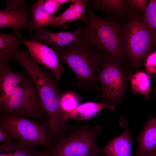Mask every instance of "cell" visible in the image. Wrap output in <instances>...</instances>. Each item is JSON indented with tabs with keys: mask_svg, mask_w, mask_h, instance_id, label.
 <instances>
[{
	"mask_svg": "<svg viewBox=\"0 0 156 156\" xmlns=\"http://www.w3.org/2000/svg\"><path fill=\"white\" fill-rule=\"evenodd\" d=\"M51 47L59 60L66 64L75 74L73 85L84 90H100L99 77L107 53L100 51L81 36L71 46Z\"/></svg>",
	"mask_w": 156,
	"mask_h": 156,
	"instance_id": "6da1fadb",
	"label": "cell"
},
{
	"mask_svg": "<svg viewBox=\"0 0 156 156\" xmlns=\"http://www.w3.org/2000/svg\"><path fill=\"white\" fill-rule=\"evenodd\" d=\"M30 75L47 113L50 127L56 128L65 122L60 105L62 92L57 79L49 70L40 67L27 51L19 50L13 58Z\"/></svg>",
	"mask_w": 156,
	"mask_h": 156,
	"instance_id": "7a4b0ae2",
	"label": "cell"
},
{
	"mask_svg": "<svg viewBox=\"0 0 156 156\" xmlns=\"http://www.w3.org/2000/svg\"><path fill=\"white\" fill-rule=\"evenodd\" d=\"M86 23L82 26L81 36L83 38L96 48L112 56L119 63L123 60L121 35L123 25L114 18L102 17L87 8Z\"/></svg>",
	"mask_w": 156,
	"mask_h": 156,
	"instance_id": "3957f363",
	"label": "cell"
},
{
	"mask_svg": "<svg viewBox=\"0 0 156 156\" xmlns=\"http://www.w3.org/2000/svg\"><path fill=\"white\" fill-rule=\"evenodd\" d=\"M102 128V125L90 127L87 123L71 126L66 134L43 151L45 156H102L95 142Z\"/></svg>",
	"mask_w": 156,
	"mask_h": 156,
	"instance_id": "277c9868",
	"label": "cell"
},
{
	"mask_svg": "<svg viewBox=\"0 0 156 156\" xmlns=\"http://www.w3.org/2000/svg\"><path fill=\"white\" fill-rule=\"evenodd\" d=\"M0 114L31 117L48 124L47 115L36 86L27 72L25 79L15 89L8 100L0 105Z\"/></svg>",
	"mask_w": 156,
	"mask_h": 156,
	"instance_id": "5b68a950",
	"label": "cell"
},
{
	"mask_svg": "<svg viewBox=\"0 0 156 156\" xmlns=\"http://www.w3.org/2000/svg\"><path fill=\"white\" fill-rule=\"evenodd\" d=\"M123 25L121 35L122 47L131 64L136 67L156 44L154 33L145 23L143 13L137 12Z\"/></svg>",
	"mask_w": 156,
	"mask_h": 156,
	"instance_id": "8992f818",
	"label": "cell"
},
{
	"mask_svg": "<svg viewBox=\"0 0 156 156\" xmlns=\"http://www.w3.org/2000/svg\"><path fill=\"white\" fill-rule=\"evenodd\" d=\"M0 127L6 131L11 140L26 145L39 146L47 149L54 143L48 124L7 114L0 115Z\"/></svg>",
	"mask_w": 156,
	"mask_h": 156,
	"instance_id": "52a82bcc",
	"label": "cell"
},
{
	"mask_svg": "<svg viewBox=\"0 0 156 156\" xmlns=\"http://www.w3.org/2000/svg\"><path fill=\"white\" fill-rule=\"evenodd\" d=\"M129 75L107 54L99 75L100 88L97 94L102 102L116 106L122 101Z\"/></svg>",
	"mask_w": 156,
	"mask_h": 156,
	"instance_id": "ba28073f",
	"label": "cell"
},
{
	"mask_svg": "<svg viewBox=\"0 0 156 156\" xmlns=\"http://www.w3.org/2000/svg\"><path fill=\"white\" fill-rule=\"evenodd\" d=\"M24 0H6V8L0 11V28L17 31L23 27H29L28 16L31 9L24 5Z\"/></svg>",
	"mask_w": 156,
	"mask_h": 156,
	"instance_id": "9c48e42d",
	"label": "cell"
},
{
	"mask_svg": "<svg viewBox=\"0 0 156 156\" xmlns=\"http://www.w3.org/2000/svg\"><path fill=\"white\" fill-rule=\"evenodd\" d=\"M22 43L36 62L46 67L57 79L60 78L64 68L60 63L56 53L51 47L32 40L24 39Z\"/></svg>",
	"mask_w": 156,
	"mask_h": 156,
	"instance_id": "30bf717a",
	"label": "cell"
},
{
	"mask_svg": "<svg viewBox=\"0 0 156 156\" xmlns=\"http://www.w3.org/2000/svg\"><path fill=\"white\" fill-rule=\"evenodd\" d=\"M82 26L72 31H61L57 32H51L44 28L30 35L29 38L43 44H52L57 48L67 47L72 45L80 37Z\"/></svg>",
	"mask_w": 156,
	"mask_h": 156,
	"instance_id": "8fae6325",
	"label": "cell"
},
{
	"mask_svg": "<svg viewBox=\"0 0 156 156\" xmlns=\"http://www.w3.org/2000/svg\"><path fill=\"white\" fill-rule=\"evenodd\" d=\"M120 124L123 128V131L101 148L104 156H133L131 147L132 138L127 122L125 119L121 118Z\"/></svg>",
	"mask_w": 156,
	"mask_h": 156,
	"instance_id": "7c38bea8",
	"label": "cell"
},
{
	"mask_svg": "<svg viewBox=\"0 0 156 156\" xmlns=\"http://www.w3.org/2000/svg\"><path fill=\"white\" fill-rule=\"evenodd\" d=\"M26 72H16L8 62H0V105L5 102L15 89L25 79Z\"/></svg>",
	"mask_w": 156,
	"mask_h": 156,
	"instance_id": "4fadbf2b",
	"label": "cell"
},
{
	"mask_svg": "<svg viewBox=\"0 0 156 156\" xmlns=\"http://www.w3.org/2000/svg\"><path fill=\"white\" fill-rule=\"evenodd\" d=\"M87 9L99 10L107 17L124 16L129 18L133 14L125 0H88Z\"/></svg>",
	"mask_w": 156,
	"mask_h": 156,
	"instance_id": "5bb4252c",
	"label": "cell"
},
{
	"mask_svg": "<svg viewBox=\"0 0 156 156\" xmlns=\"http://www.w3.org/2000/svg\"><path fill=\"white\" fill-rule=\"evenodd\" d=\"M25 28H21L17 31L10 34L0 32V62H6L11 59L23 45V33L26 31Z\"/></svg>",
	"mask_w": 156,
	"mask_h": 156,
	"instance_id": "9a60e30c",
	"label": "cell"
},
{
	"mask_svg": "<svg viewBox=\"0 0 156 156\" xmlns=\"http://www.w3.org/2000/svg\"><path fill=\"white\" fill-rule=\"evenodd\" d=\"M138 139V147L133 156H144L156 148V117H149Z\"/></svg>",
	"mask_w": 156,
	"mask_h": 156,
	"instance_id": "2e32d148",
	"label": "cell"
},
{
	"mask_svg": "<svg viewBox=\"0 0 156 156\" xmlns=\"http://www.w3.org/2000/svg\"><path fill=\"white\" fill-rule=\"evenodd\" d=\"M68 7L60 15L56 16L51 26L62 27L68 23L79 20L86 19L87 8L86 0H71Z\"/></svg>",
	"mask_w": 156,
	"mask_h": 156,
	"instance_id": "e0dca14e",
	"label": "cell"
},
{
	"mask_svg": "<svg viewBox=\"0 0 156 156\" xmlns=\"http://www.w3.org/2000/svg\"><path fill=\"white\" fill-rule=\"evenodd\" d=\"M115 108V105L102 102H88L80 104L72 112L64 115L63 117L66 120L70 119L85 120L93 117L103 110H113Z\"/></svg>",
	"mask_w": 156,
	"mask_h": 156,
	"instance_id": "ac0fdd59",
	"label": "cell"
},
{
	"mask_svg": "<svg viewBox=\"0 0 156 156\" xmlns=\"http://www.w3.org/2000/svg\"><path fill=\"white\" fill-rule=\"evenodd\" d=\"M44 0H38L33 3L31 8L30 20L29 27L36 31L51 25L56 16L48 12L43 6Z\"/></svg>",
	"mask_w": 156,
	"mask_h": 156,
	"instance_id": "d6986e66",
	"label": "cell"
},
{
	"mask_svg": "<svg viewBox=\"0 0 156 156\" xmlns=\"http://www.w3.org/2000/svg\"><path fill=\"white\" fill-rule=\"evenodd\" d=\"M0 156H45L43 151L35 150L34 146H28L20 141L10 140L0 146Z\"/></svg>",
	"mask_w": 156,
	"mask_h": 156,
	"instance_id": "ffe728a7",
	"label": "cell"
},
{
	"mask_svg": "<svg viewBox=\"0 0 156 156\" xmlns=\"http://www.w3.org/2000/svg\"><path fill=\"white\" fill-rule=\"evenodd\" d=\"M129 79L133 94L139 93L146 99H150L152 91L150 78L148 73L138 71L130 75Z\"/></svg>",
	"mask_w": 156,
	"mask_h": 156,
	"instance_id": "44dd1931",
	"label": "cell"
},
{
	"mask_svg": "<svg viewBox=\"0 0 156 156\" xmlns=\"http://www.w3.org/2000/svg\"><path fill=\"white\" fill-rule=\"evenodd\" d=\"M79 104V99L75 94L68 91L62 92L60 105L63 116L72 112L80 105Z\"/></svg>",
	"mask_w": 156,
	"mask_h": 156,
	"instance_id": "7402d4cb",
	"label": "cell"
},
{
	"mask_svg": "<svg viewBox=\"0 0 156 156\" xmlns=\"http://www.w3.org/2000/svg\"><path fill=\"white\" fill-rule=\"evenodd\" d=\"M143 15L145 23L156 38V0H149Z\"/></svg>",
	"mask_w": 156,
	"mask_h": 156,
	"instance_id": "603a6c76",
	"label": "cell"
},
{
	"mask_svg": "<svg viewBox=\"0 0 156 156\" xmlns=\"http://www.w3.org/2000/svg\"><path fill=\"white\" fill-rule=\"evenodd\" d=\"M144 65L147 73L155 75L156 77V51L147 55Z\"/></svg>",
	"mask_w": 156,
	"mask_h": 156,
	"instance_id": "cb8c5ba5",
	"label": "cell"
},
{
	"mask_svg": "<svg viewBox=\"0 0 156 156\" xmlns=\"http://www.w3.org/2000/svg\"><path fill=\"white\" fill-rule=\"evenodd\" d=\"M127 4L131 10L132 11L145 10L146 1L145 0H125Z\"/></svg>",
	"mask_w": 156,
	"mask_h": 156,
	"instance_id": "d4e9b609",
	"label": "cell"
},
{
	"mask_svg": "<svg viewBox=\"0 0 156 156\" xmlns=\"http://www.w3.org/2000/svg\"><path fill=\"white\" fill-rule=\"evenodd\" d=\"M43 6L48 12L54 14L59 10L61 5L58 0H46L44 1Z\"/></svg>",
	"mask_w": 156,
	"mask_h": 156,
	"instance_id": "484cf974",
	"label": "cell"
},
{
	"mask_svg": "<svg viewBox=\"0 0 156 156\" xmlns=\"http://www.w3.org/2000/svg\"><path fill=\"white\" fill-rule=\"evenodd\" d=\"M12 140L8 133L3 129L0 127V142H6Z\"/></svg>",
	"mask_w": 156,
	"mask_h": 156,
	"instance_id": "4316f807",
	"label": "cell"
},
{
	"mask_svg": "<svg viewBox=\"0 0 156 156\" xmlns=\"http://www.w3.org/2000/svg\"><path fill=\"white\" fill-rule=\"evenodd\" d=\"M144 156H156V148Z\"/></svg>",
	"mask_w": 156,
	"mask_h": 156,
	"instance_id": "83f0119b",
	"label": "cell"
},
{
	"mask_svg": "<svg viewBox=\"0 0 156 156\" xmlns=\"http://www.w3.org/2000/svg\"><path fill=\"white\" fill-rule=\"evenodd\" d=\"M61 5L68 2H70L71 0H58Z\"/></svg>",
	"mask_w": 156,
	"mask_h": 156,
	"instance_id": "f1b7e54d",
	"label": "cell"
},
{
	"mask_svg": "<svg viewBox=\"0 0 156 156\" xmlns=\"http://www.w3.org/2000/svg\"><path fill=\"white\" fill-rule=\"evenodd\" d=\"M154 90H155V91L156 92V86L155 87V88Z\"/></svg>",
	"mask_w": 156,
	"mask_h": 156,
	"instance_id": "f546056e",
	"label": "cell"
},
{
	"mask_svg": "<svg viewBox=\"0 0 156 156\" xmlns=\"http://www.w3.org/2000/svg\"></svg>",
	"mask_w": 156,
	"mask_h": 156,
	"instance_id": "4dcf8cb0",
	"label": "cell"
},
{
	"mask_svg": "<svg viewBox=\"0 0 156 156\" xmlns=\"http://www.w3.org/2000/svg\"><path fill=\"white\" fill-rule=\"evenodd\" d=\"M156 78V77H155Z\"/></svg>",
	"mask_w": 156,
	"mask_h": 156,
	"instance_id": "1f68e13d",
	"label": "cell"
}]
</instances>
